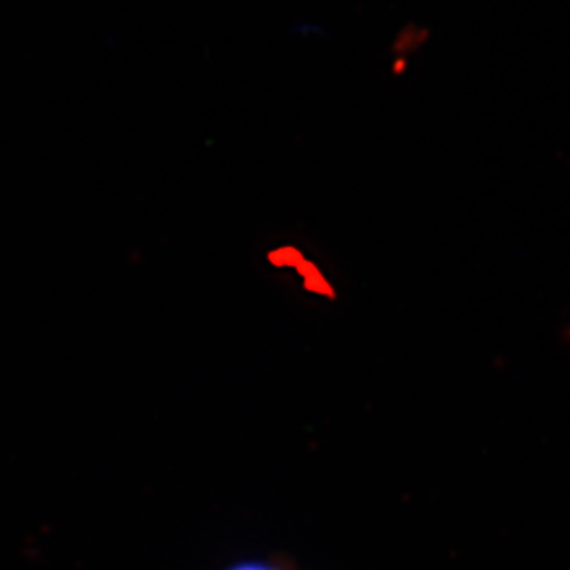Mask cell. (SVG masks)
<instances>
[{
	"instance_id": "cell-1",
	"label": "cell",
	"mask_w": 570,
	"mask_h": 570,
	"mask_svg": "<svg viewBox=\"0 0 570 570\" xmlns=\"http://www.w3.org/2000/svg\"><path fill=\"white\" fill-rule=\"evenodd\" d=\"M222 570H297V567L291 558L274 554L266 558H243V560L232 561Z\"/></svg>"
}]
</instances>
